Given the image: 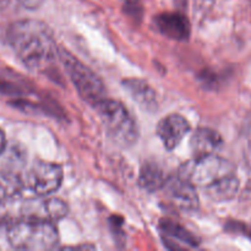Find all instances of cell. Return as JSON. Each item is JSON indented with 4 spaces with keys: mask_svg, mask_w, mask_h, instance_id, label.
<instances>
[{
    "mask_svg": "<svg viewBox=\"0 0 251 251\" xmlns=\"http://www.w3.org/2000/svg\"><path fill=\"white\" fill-rule=\"evenodd\" d=\"M156 28L174 41H186L190 36V22L180 12H163L154 19Z\"/></svg>",
    "mask_w": 251,
    "mask_h": 251,
    "instance_id": "obj_9",
    "label": "cell"
},
{
    "mask_svg": "<svg viewBox=\"0 0 251 251\" xmlns=\"http://www.w3.org/2000/svg\"><path fill=\"white\" fill-rule=\"evenodd\" d=\"M59 61L65 69L80 97L88 104L95 107L105 98V87L103 81L88 66L71 55L64 48L59 49Z\"/></svg>",
    "mask_w": 251,
    "mask_h": 251,
    "instance_id": "obj_4",
    "label": "cell"
},
{
    "mask_svg": "<svg viewBox=\"0 0 251 251\" xmlns=\"http://www.w3.org/2000/svg\"><path fill=\"white\" fill-rule=\"evenodd\" d=\"M5 146H6V139H5V134L2 130H0V154L4 152Z\"/></svg>",
    "mask_w": 251,
    "mask_h": 251,
    "instance_id": "obj_19",
    "label": "cell"
},
{
    "mask_svg": "<svg viewBox=\"0 0 251 251\" xmlns=\"http://www.w3.org/2000/svg\"><path fill=\"white\" fill-rule=\"evenodd\" d=\"M159 227H161L162 232L167 237H169L171 240H178V243H183V244L193 248L200 244V240L179 223L173 222L171 220H162L159 223Z\"/></svg>",
    "mask_w": 251,
    "mask_h": 251,
    "instance_id": "obj_15",
    "label": "cell"
},
{
    "mask_svg": "<svg viewBox=\"0 0 251 251\" xmlns=\"http://www.w3.org/2000/svg\"><path fill=\"white\" fill-rule=\"evenodd\" d=\"M25 190L24 178L10 172H0V205L12 202Z\"/></svg>",
    "mask_w": 251,
    "mask_h": 251,
    "instance_id": "obj_12",
    "label": "cell"
},
{
    "mask_svg": "<svg viewBox=\"0 0 251 251\" xmlns=\"http://www.w3.org/2000/svg\"><path fill=\"white\" fill-rule=\"evenodd\" d=\"M124 12L135 21H140L144 15V7L140 0H125Z\"/></svg>",
    "mask_w": 251,
    "mask_h": 251,
    "instance_id": "obj_17",
    "label": "cell"
},
{
    "mask_svg": "<svg viewBox=\"0 0 251 251\" xmlns=\"http://www.w3.org/2000/svg\"><path fill=\"white\" fill-rule=\"evenodd\" d=\"M7 41L20 60L28 69L48 73L59 60L53 31L38 20H20L7 29Z\"/></svg>",
    "mask_w": 251,
    "mask_h": 251,
    "instance_id": "obj_1",
    "label": "cell"
},
{
    "mask_svg": "<svg viewBox=\"0 0 251 251\" xmlns=\"http://www.w3.org/2000/svg\"><path fill=\"white\" fill-rule=\"evenodd\" d=\"M123 87L144 110L154 112L157 109L156 92L146 81L141 78H126L123 81Z\"/></svg>",
    "mask_w": 251,
    "mask_h": 251,
    "instance_id": "obj_11",
    "label": "cell"
},
{
    "mask_svg": "<svg viewBox=\"0 0 251 251\" xmlns=\"http://www.w3.org/2000/svg\"><path fill=\"white\" fill-rule=\"evenodd\" d=\"M68 213V206L59 199H48L41 202V213L36 218L47 221H58L65 217Z\"/></svg>",
    "mask_w": 251,
    "mask_h": 251,
    "instance_id": "obj_16",
    "label": "cell"
},
{
    "mask_svg": "<svg viewBox=\"0 0 251 251\" xmlns=\"http://www.w3.org/2000/svg\"><path fill=\"white\" fill-rule=\"evenodd\" d=\"M248 237H249L250 239H251V230H249V232H248Z\"/></svg>",
    "mask_w": 251,
    "mask_h": 251,
    "instance_id": "obj_21",
    "label": "cell"
},
{
    "mask_svg": "<svg viewBox=\"0 0 251 251\" xmlns=\"http://www.w3.org/2000/svg\"><path fill=\"white\" fill-rule=\"evenodd\" d=\"M63 168L56 163L38 161L29 168L24 178L25 189L37 196H47L55 193L63 183Z\"/></svg>",
    "mask_w": 251,
    "mask_h": 251,
    "instance_id": "obj_6",
    "label": "cell"
},
{
    "mask_svg": "<svg viewBox=\"0 0 251 251\" xmlns=\"http://www.w3.org/2000/svg\"><path fill=\"white\" fill-rule=\"evenodd\" d=\"M222 145L223 139L221 135L210 127H199L190 139V149L194 158L215 154Z\"/></svg>",
    "mask_w": 251,
    "mask_h": 251,
    "instance_id": "obj_10",
    "label": "cell"
},
{
    "mask_svg": "<svg viewBox=\"0 0 251 251\" xmlns=\"http://www.w3.org/2000/svg\"><path fill=\"white\" fill-rule=\"evenodd\" d=\"M19 1L27 9H37L43 4L44 0H19Z\"/></svg>",
    "mask_w": 251,
    "mask_h": 251,
    "instance_id": "obj_18",
    "label": "cell"
},
{
    "mask_svg": "<svg viewBox=\"0 0 251 251\" xmlns=\"http://www.w3.org/2000/svg\"><path fill=\"white\" fill-rule=\"evenodd\" d=\"M107 134L117 145L130 147L137 141L139 129L126 108L115 100L104 98L95 105Z\"/></svg>",
    "mask_w": 251,
    "mask_h": 251,
    "instance_id": "obj_3",
    "label": "cell"
},
{
    "mask_svg": "<svg viewBox=\"0 0 251 251\" xmlns=\"http://www.w3.org/2000/svg\"><path fill=\"white\" fill-rule=\"evenodd\" d=\"M7 239L16 250L44 251L58 247L59 234L51 221L26 217L9 228Z\"/></svg>",
    "mask_w": 251,
    "mask_h": 251,
    "instance_id": "obj_2",
    "label": "cell"
},
{
    "mask_svg": "<svg viewBox=\"0 0 251 251\" xmlns=\"http://www.w3.org/2000/svg\"><path fill=\"white\" fill-rule=\"evenodd\" d=\"M167 178L158 164L154 162H145L144 166L141 167L139 176V184L144 190L149 193L161 190Z\"/></svg>",
    "mask_w": 251,
    "mask_h": 251,
    "instance_id": "obj_14",
    "label": "cell"
},
{
    "mask_svg": "<svg viewBox=\"0 0 251 251\" xmlns=\"http://www.w3.org/2000/svg\"><path fill=\"white\" fill-rule=\"evenodd\" d=\"M162 190L167 200L178 210L194 212L200 206V199L196 193V186L178 174L176 176L167 178Z\"/></svg>",
    "mask_w": 251,
    "mask_h": 251,
    "instance_id": "obj_7",
    "label": "cell"
},
{
    "mask_svg": "<svg viewBox=\"0 0 251 251\" xmlns=\"http://www.w3.org/2000/svg\"><path fill=\"white\" fill-rule=\"evenodd\" d=\"M247 193L251 195V178L249 179V183H248V186H247Z\"/></svg>",
    "mask_w": 251,
    "mask_h": 251,
    "instance_id": "obj_20",
    "label": "cell"
},
{
    "mask_svg": "<svg viewBox=\"0 0 251 251\" xmlns=\"http://www.w3.org/2000/svg\"><path fill=\"white\" fill-rule=\"evenodd\" d=\"M178 174L203 190L221 179L234 176L235 167L228 159L216 154H208L183 164Z\"/></svg>",
    "mask_w": 251,
    "mask_h": 251,
    "instance_id": "obj_5",
    "label": "cell"
},
{
    "mask_svg": "<svg viewBox=\"0 0 251 251\" xmlns=\"http://www.w3.org/2000/svg\"><path fill=\"white\" fill-rule=\"evenodd\" d=\"M189 131L190 124L180 114L167 115L157 125V135L163 146L169 151L178 147Z\"/></svg>",
    "mask_w": 251,
    "mask_h": 251,
    "instance_id": "obj_8",
    "label": "cell"
},
{
    "mask_svg": "<svg viewBox=\"0 0 251 251\" xmlns=\"http://www.w3.org/2000/svg\"><path fill=\"white\" fill-rule=\"evenodd\" d=\"M238 190H239V179L237 178L235 174L221 179L217 183L203 189L207 198L211 199L212 201H216V202L232 200L237 195Z\"/></svg>",
    "mask_w": 251,
    "mask_h": 251,
    "instance_id": "obj_13",
    "label": "cell"
}]
</instances>
